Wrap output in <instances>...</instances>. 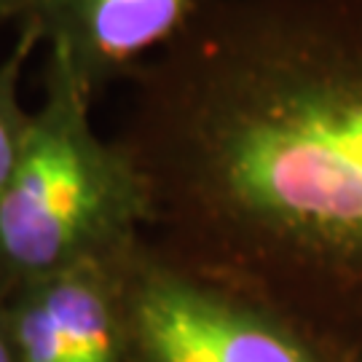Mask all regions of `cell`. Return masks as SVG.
I'll return each instance as SVG.
<instances>
[{"instance_id": "9c48e42d", "label": "cell", "mask_w": 362, "mask_h": 362, "mask_svg": "<svg viewBox=\"0 0 362 362\" xmlns=\"http://www.w3.org/2000/svg\"><path fill=\"white\" fill-rule=\"evenodd\" d=\"M349 362H362V354H357V357H351Z\"/></svg>"}, {"instance_id": "8992f818", "label": "cell", "mask_w": 362, "mask_h": 362, "mask_svg": "<svg viewBox=\"0 0 362 362\" xmlns=\"http://www.w3.org/2000/svg\"><path fill=\"white\" fill-rule=\"evenodd\" d=\"M40 43H43V35H40L38 22L22 19L11 52L6 59H0V196L6 194L13 172L22 161L30 127H33V113L25 110L19 97V81H22L27 59Z\"/></svg>"}, {"instance_id": "ba28073f", "label": "cell", "mask_w": 362, "mask_h": 362, "mask_svg": "<svg viewBox=\"0 0 362 362\" xmlns=\"http://www.w3.org/2000/svg\"><path fill=\"white\" fill-rule=\"evenodd\" d=\"M0 362H19L11 333H8V325H6V317H3V306H0Z\"/></svg>"}, {"instance_id": "3957f363", "label": "cell", "mask_w": 362, "mask_h": 362, "mask_svg": "<svg viewBox=\"0 0 362 362\" xmlns=\"http://www.w3.org/2000/svg\"><path fill=\"white\" fill-rule=\"evenodd\" d=\"M127 362H349L303 325L164 258L148 236L124 258Z\"/></svg>"}, {"instance_id": "5b68a950", "label": "cell", "mask_w": 362, "mask_h": 362, "mask_svg": "<svg viewBox=\"0 0 362 362\" xmlns=\"http://www.w3.org/2000/svg\"><path fill=\"white\" fill-rule=\"evenodd\" d=\"M207 0H35L46 49L57 52L91 103L191 27Z\"/></svg>"}, {"instance_id": "52a82bcc", "label": "cell", "mask_w": 362, "mask_h": 362, "mask_svg": "<svg viewBox=\"0 0 362 362\" xmlns=\"http://www.w3.org/2000/svg\"><path fill=\"white\" fill-rule=\"evenodd\" d=\"M33 6H35V0H0V27L6 25L8 19L22 22L25 16H30Z\"/></svg>"}, {"instance_id": "7a4b0ae2", "label": "cell", "mask_w": 362, "mask_h": 362, "mask_svg": "<svg viewBox=\"0 0 362 362\" xmlns=\"http://www.w3.org/2000/svg\"><path fill=\"white\" fill-rule=\"evenodd\" d=\"M148 223L140 172L91 127V100L49 49L43 103L0 196V300L70 266L121 255L148 236Z\"/></svg>"}, {"instance_id": "6da1fadb", "label": "cell", "mask_w": 362, "mask_h": 362, "mask_svg": "<svg viewBox=\"0 0 362 362\" xmlns=\"http://www.w3.org/2000/svg\"><path fill=\"white\" fill-rule=\"evenodd\" d=\"M127 83L148 242L362 354V0H207Z\"/></svg>"}, {"instance_id": "277c9868", "label": "cell", "mask_w": 362, "mask_h": 362, "mask_svg": "<svg viewBox=\"0 0 362 362\" xmlns=\"http://www.w3.org/2000/svg\"><path fill=\"white\" fill-rule=\"evenodd\" d=\"M129 250L70 266L3 298L16 360L127 362L121 285Z\"/></svg>"}]
</instances>
